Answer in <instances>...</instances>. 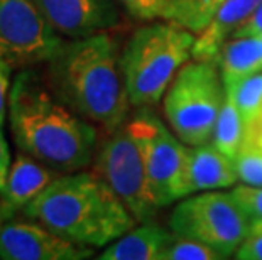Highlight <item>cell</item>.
<instances>
[{"label": "cell", "instance_id": "cell-14", "mask_svg": "<svg viewBox=\"0 0 262 260\" xmlns=\"http://www.w3.org/2000/svg\"><path fill=\"white\" fill-rule=\"evenodd\" d=\"M238 181L233 159L220 152L211 142L189 146V182L193 193L225 190Z\"/></svg>", "mask_w": 262, "mask_h": 260}, {"label": "cell", "instance_id": "cell-10", "mask_svg": "<svg viewBox=\"0 0 262 260\" xmlns=\"http://www.w3.org/2000/svg\"><path fill=\"white\" fill-rule=\"evenodd\" d=\"M92 253L93 248L61 239L24 213L0 220V258L4 260H81Z\"/></svg>", "mask_w": 262, "mask_h": 260}, {"label": "cell", "instance_id": "cell-16", "mask_svg": "<svg viewBox=\"0 0 262 260\" xmlns=\"http://www.w3.org/2000/svg\"><path fill=\"white\" fill-rule=\"evenodd\" d=\"M225 88L262 71V41L259 37H233L216 58Z\"/></svg>", "mask_w": 262, "mask_h": 260}, {"label": "cell", "instance_id": "cell-26", "mask_svg": "<svg viewBox=\"0 0 262 260\" xmlns=\"http://www.w3.org/2000/svg\"><path fill=\"white\" fill-rule=\"evenodd\" d=\"M12 66L7 61L0 58V127L5 124V110H7V97L10 93V75H12Z\"/></svg>", "mask_w": 262, "mask_h": 260}, {"label": "cell", "instance_id": "cell-28", "mask_svg": "<svg viewBox=\"0 0 262 260\" xmlns=\"http://www.w3.org/2000/svg\"><path fill=\"white\" fill-rule=\"evenodd\" d=\"M245 139L252 140L259 147H262V117L259 120H255L254 124L245 127Z\"/></svg>", "mask_w": 262, "mask_h": 260}, {"label": "cell", "instance_id": "cell-11", "mask_svg": "<svg viewBox=\"0 0 262 260\" xmlns=\"http://www.w3.org/2000/svg\"><path fill=\"white\" fill-rule=\"evenodd\" d=\"M59 34L71 39L86 37L119 26L114 0H32Z\"/></svg>", "mask_w": 262, "mask_h": 260}, {"label": "cell", "instance_id": "cell-24", "mask_svg": "<svg viewBox=\"0 0 262 260\" xmlns=\"http://www.w3.org/2000/svg\"><path fill=\"white\" fill-rule=\"evenodd\" d=\"M237 260H262V218H252L247 235L235 252Z\"/></svg>", "mask_w": 262, "mask_h": 260}, {"label": "cell", "instance_id": "cell-22", "mask_svg": "<svg viewBox=\"0 0 262 260\" xmlns=\"http://www.w3.org/2000/svg\"><path fill=\"white\" fill-rule=\"evenodd\" d=\"M127 14L137 20H159L163 19L168 0H117Z\"/></svg>", "mask_w": 262, "mask_h": 260}, {"label": "cell", "instance_id": "cell-15", "mask_svg": "<svg viewBox=\"0 0 262 260\" xmlns=\"http://www.w3.org/2000/svg\"><path fill=\"white\" fill-rule=\"evenodd\" d=\"M172 231L161 226L144 223L112 242L100 253V260H161L166 245L169 243Z\"/></svg>", "mask_w": 262, "mask_h": 260}, {"label": "cell", "instance_id": "cell-6", "mask_svg": "<svg viewBox=\"0 0 262 260\" xmlns=\"http://www.w3.org/2000/svg\"><path fill=\"white\" fill-rule=\"evenodd\" d=\"M141 146L147 179L159 208L193 195L189 182V146H186L164 122L141 110L127 122Z\"/></svg>", "mask_w": 262, "mask_h": 260}, {"label": "cell", "instance_id": "cell-18", "mask_svg": "<svg viewBox=\"0 0 262 260\" xmlns=\"http://www.w3.org/2000/svg\"><path fill=\"white\" fill-rule=\"evenodd\" d=\"M225 0H168L163 20H169L198 34Z\"/></svg>", "mask_w": 262, "mask_h": 260}, {"label": "cell", "instance_id": "cell-25", "mask_svg": "<svg viewBox=\"0 0 262 260\" xmlns=\"http://www.w3.org/2000/svg\"><path fill=\"white\" fill-rule=\"evenodd\" d=\"M233 37H262V2L255 7L252 14L245 19L244 24L235 31Z\"/></svg>", "mask_w": 262, "mask_h": 260}, {"label": "cell", "instance_id": "cell-5", "mask_svg": "<svg viewBox=\"0 0 262 260\" xmlns=\"http://www.w3.org/2000/svg\"><path fill=\"white\" fill-rule=\"evenodd\" d=\"M225 85L213 61H193L178 71L164 95V115L171 130L186 146L211 142Z\"/></svg>", "mask_w": 262, "mask_h": 260}, {"label": "cell", "instance_id": "cell-19", "mask_svg": "<svg viewBox=\"0 0 262 260\" xmlns=\"http://www.w3.org/2000/svg\"><path fill=\"white\" fill-rule=\"evenodd\" d=\"M225 90L235 100L245 127L262 117V71Z\"/></svg>", "mask_w": 262, "mask_h": 260}, {"label": "cell", "instance_id": "cell-13", "mask_svg": "<svg viewBox=\"0 0 262 260\" xmlns=\"http://www.w3.org/2000/svg\"><path fill=\"white\" fill-rule=\"evenodd\" d=\"M260 2L262 0H225L224 5L205 26V29L200 31L194 37L191 59L216 63V58L225 42L232 39L235 31Z\"/></svg>", "mask_w": 262, "mask_h": 260}, {"label": "cell", "instance_id": "cell-27", "mask_svg": "<svg viewBox=\"0 0 262 260\" xmlns=\"http://www.w3.org/2000/svg\"><path fill=\"white\" fill-rule=\"evenodd\" d=\"M10 151L7 142L4 139L2 134V127H0V193H2L4 186H5V179H7L9 169H10Z\"/></svg>", "mask_w": 262, "mask_h": 260}, {"label": "cell", "instance_id": "cell-20", "mask_svg": "<svg viewBox=\"0 0 262 260\" xmlns=\"http://www.w3.org/2000/svg\"><path fill=\"white\" fill-rule=\"evenodd\" d=\"M224 255L206 243L172 233L161 260H222Z\"/></svg>", "mask_w": 262, "mask_h": 260}, {"label": "cell", "instance_id": "cell-8", "mask_svg": "<svg viewBox=\"0 0 262 260\" xmlns=\"http://www.w3.org/2000/svg\"><path fill=\"white\" fill-rule=\"evenodd\" d=\"M95 174L119 195L137 221L147 223L152 220L159 206L150 191L141 146L127 122L110 132V137L100 147Z\"/></svg>", "mask_w": 262, "mask_h": 260}, {"label": "cell", "instance_id": "cell-7", "mask_svg": "<svg viewBox=\"0 0 262 260\" xmlns=\"http://www.w3.org/2000/svg\"><path fill=\"white\" fill-rule=\"evenodd\" d=\"M169 226L174 235L206 243L228 258L247 235L250 218L232 193L213 190L183 198L172 209Z\"/></svg>", "mask_w": 262, "mask_h": 260}, {"label": "cell", "instance_id": "cell-3", "mask_svg": "<svg viewBox=\"0 0 262 260\" xmlns=\"http://www.w3.org/2000/svg\"><path fill=\"white\" fill-rule=\"evenodd\" d=\"M22 213L61 239L81 247H107L136 226L137 220L98 174L54 178Z\"/></svg>", "mask_w": 262, "mask_h": 260}, {"label": "cell", "instance_id": "cell-12", "mask_svg": "<svg viewBox=\"0 0 262 260\" xmlns=\"http://www.w3.org/2000/svg\"><path fill=\"white\" fill-rule=\"evenodd\" d=\"M51 168L20 152L10 164L7 179L0 193V220L17 215L54 179Z\"/></svg>", "mask_w": 262, "mask_h": 260}, {"label": "cell", "instance_id": "cell-29", "mask_svg": "<svg viewBox=\"0 0 262 260\" xmlns=\"http://www.w3.org/2000/svg\"><path fill=\"white\" fill-rule=\"evenodd\" d=\"M260 41H262V37H260Z\"/></svg>", "mask_w": 262, "mask_h": 260}, {"label": "cell", "instance_id": "cell-2", "mask_svg": "<svg viewBox=\"0 0 262 260\" xmlns=\"http://www.w3.org/2000/svg\"><path fill=\"white\" fill-rule=\"evenodd\" d=\"M51 88L71 110L110 132L125 124L129 95L117 44L107 31L64 41L48 61Z\"/></svg>", "mask_w": 262, "mask_h": 260}, {"label": "cell", "instance_id": "cell-9", "mask_svg": "<svg viewBox=\"0 0 262 260\" xmlns=\"http://www.w3.org/2000/svg\"><path fill=\"white\" fill-rule=\"evenodd\" d=\"M32 0H0V58L12 68L48 63L64 41Z\"/></svg>", "mask_w": 262, "mask_h": 260}, {"label": "cell", "instance_id": "cell-17", "mask_svg": "<svg viewBox=\"0 0 262 260\" xmlns=\"http://www.w3.org/2000/svg\"><path fill=\"white\" fill-rule=\"evenodd\" d=\"M245 137V124L233 97L225 90V102L216 120L211 144L230 159H235Z\"/></svg>", "mask_w": 262, "mask_h": 260}, {"label": "cell", "instance_id": "cell-23", "mask_svg": "<svg viewBox=\"0 0 262 260\" xmlns=\"http://www.w3.org/2000/svg\"><path fill=\"white\" fill-rule=\"evenodd\" d=\"M230 193L250 220L262 218V186H250L242 182L233 187Z\"/></svg>", "mask_w": 262, "mask_h": 260}, {"label": "cell", "instance_id": "cell-1", "mask_svg": "<svg viewBox=\"0 0 262 260\" xmlns=\"http://www.w3.org/2000/svg\"><path fill=\"white\" fill-rule=\"evenodd\" d=\"M7 107L10 132L20 152L63 173H75L92 162L97 129L56 100L34 71L17 73Z\"/></svg>", "mask_w": 262, "mask_h": 260}, {"label": "cell", "instance_id": "cell-21", "mask_svg": "<svg viewBox=\"0 0 262 260\" xmlns=\"http://www.w3.org/2000/svg\"><path fill=\"white\" fill-rule=\"evenodd\" d=\"M233 164H235L238 179L244 184L262 186V147L257 144L244 137Z\"/></svg>", "mask_w": 262, "mask_h": 260}, {"label": "cell", "instance_id": "cell-4", "mask_svg": "<svg viewBox=\"0 0 262 260\" xmlns=\"http://www.w3.org/2000/svg\"><path fill=\"white\" fill-rule=\"evenodd\" d=\"M194 32L169 20H152L130 36L120 54L127 95L134 107L158 105L183 66L191 59Z\"/></svg>", "mask_w": 262, "mask_h": 260}]
</instances>
